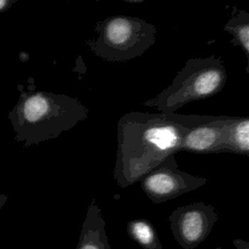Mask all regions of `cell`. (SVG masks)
<instances>
[{"label":"cell","mask_w":249,"mask_h":249,"mask_svg":"<svg viewBox=\"0 0 249 249\" xmlns=\"http://www.w3.org/2000/svg\"><path fill=\"white\" fill-rule=\"evenodd\" d=\"M188 130L162 113L132 111L117 123V157L114 179L125 188L136 182L168 156L180 150Z\"/></svg>","instance_id":"1"},{"label":"cell","mask_w":249,"mask_h":249,"mask_svg":"<svg viewBox=\"0 0 249 249\" xmlns=\"http://www.w3.org/2000/svg\"><path fill=\"white\" fill-rule=\"evenodd\" d=\"M27 89L18 85L19 97L8 114L15 140L27 148L58 137L88 118V108L64 93L36 90L33 79Z\"/></svg>","instance_id":"2"},{"label":"cell","mask_w":249,"mask_h":249,"mask_svg":"<svg viewBox=\"0 0 249 249\" xmlns=\"http://www.w3.org/2000/svg\"><path fill=\"white\" fill-rule=\"evenodd\" d=\"M227 80V71L220 57L212 54L190 58L167 88L142 104L170 115L189 102L218 94L225 88Z\"/></svg>","instance_id":"3"},{"label":"cell","mask_w":249,"mask_h":249,"mask_svg":"<svg viewBox=\"0 0 249 249\" xmlns=\"http://www.w3.org/2000/svg\"><path fill=\"white\" fill-rule=\"evenodd\" d=\"M89 50L108 62H124L142 55L157 40L156 26L138 17L111 16L97 21Z\"/></svg>","instance_id":"4"},{"label":"cell","mask_w":249,"mask_h":249,"mask_svg":"<svg viewBox=\"0 0 249 249\" xmlns=\"http://www.w3.org/2000/svg\"><path fill=\"white\" fill-rule=\"evenodd\" d=\"M139 182L142 191L154 203H161L202 187L207 183V178L179 169L173 154L145 174Z\"/></svg>","instance_id":"5"},{"label":"cell","mask_w":249,"mask_h":249,"mask_svg":"<svg viewBox=\"0 0 249 249\" xmlns=\"http://www.w3.org/2000/svg\"><path fill=\"white\" fill-rule=\"evenodd\" d=\"M218 217L212 205L198 201L176 208L168 220L177 243L184 249H194L208 237Z\"/></svg>","instance_id":"6"},{"label":"cell","mask_w":249,"mask_h":249,"mask_svg":"<svg viewBox=\"0 0 249 249\" xmlns=\"http://www.w3.org/2000/svg\"><path fill=\"white\" fill-rule=\"evenodd\" d=\"M231 116H214L212 120L189 128L183 135L180 150L196 154L225 153Z\"/></svg>","instance_id":"7"},{"label":"cell","mask_w":249,"mask_h":249,"mask_svg":"<svg viewBox=\"0 0 249 249\" xmlns=\"http://www.w3.org/2000/svg\"><path fill=\"white\" fill-rule=\"evenodd\" d=\"M75 249H111L101 209L93 198L89 203Z\"/></svg>","instance_id":"8"},{"label":"cell","mask_w":249,"mask_h":249,"mask_svg":"<svg viewBox=\"0 0 249 249\" xmlns=\"http://www.w3.org/2000/svg\"><path fill=\"white\" fill-rule=\"evenodd\" d=\"M225 153L249 156V119L233 117L228 128Z\"/></svg>","instance_id":"9"},{"label":"cell","mask_w":249,"mask_h":249,"mask_svg":"<svg viewBox=\"0 0 249 249\" xmlns=\"http://www.w3.org/2000/svg\"><path fill=\"white\" fill-rule=\"evenodd\" d=\"M224 29L232 36L231 44L241 48L249 61V14L233 7L231 17Z\"/></svg>","instance_id":"10"},{"label":"cell","mask_w":249,"mask_h":249,"mask_svg":"<svg viewBox=\"0 0 249 249\" xmlns=\"http://www.w3.org/2000/svg\"><path fill=\"white\" fill-rule=\"evenodd\" d=\"M126 231L129 237L143 249H162L156 229L146 219L129 221L126 225Z\"/></svg>","instance_id":"11"},{"label":"cell","mask_w":249,"mask_h":249,"mask_svg":"<svg viewBox=\"0 0 249 249\" xmlns=\"http://www.w3.org/2000/svg\"><path fill=\"white\" fill-rule=\"evenodd\" d=\"M18 0H0V14L8 11Z\"/></svg>","instance_id":"12"},{"label":"cell","mask_w":249,"mask_h":249,"mask_svg":"<svg viewBox=\"0 0 249 249\" xmlns=\"http://www.w3.org/2000/svg\"><path fill=\"white\" fill-rule=\"evenodd\" d=\"M233 245L237 249H249V243L247 241L241 240V239H234L233 240Z\"/></svg>","instance_id":"13"},{"label":"cell","mask_w":249,"mask_h":249,"mask_svg":"<svg viewBox=\"0 0 249 249\" xmlns=\"http://www.w3.org/2000/svg\"><path fill=\"white\" fill-rule=\"evenodd\" d=\"M7 200H8V196H6L4 194H0V210L4 206V204L6 203Z\"/></svg>","instance_id":"14"},{"label":"cell","mask_w":249,"mask_h":249,"mask_svg":"<svg viewBox=\"0 0 249 249\" xmlns=\"http://www.w3.org/2000/svg\"><path fill=\"white\" fill-rule=\"evenodd\" d=\"M215 249H222L221 247H217V248H215Z\"/></svg>","instance_id":"15"}]
</instances>
